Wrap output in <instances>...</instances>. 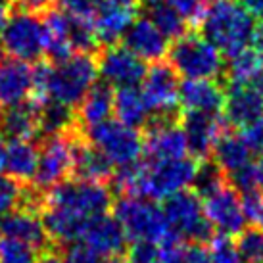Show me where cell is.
Masks as SVG:
<instances>
[{
  "label": "cell",
  "instance_id": "obj_50",
  "mask_svg": "<svg viewBox=\"0 0 263 263\" xmlns=\"http://www.w3.org/2000/svg\"><path fill=\"white\" fill-rule=\"evenodd\" d=\"M111 2H117V4H123V6H135L137 0H111Z\"/></svg>",
  "mask_w": 263,
  "mask_h": 263
},
{
  "label": "cell",
  "instance_id": "obj_48",
  "mask_svg": "<svg viewBox=\"0 0 263 263\" xmlns=\"http://www.w3.org/2000/svg\"><path fill=\"white\" fill-rule=\"evenodd\" d=\"M8 17H10V14H8L6 6H0V31L4 29V25H6Z\"/></svg>",
  "mask_w": 263,
  "mask_h": 263
},
{
  "label": "cell",
  "instance_id": "obj_12",
  "mask_svg": "<svg viewBox=\"0 0 263 263\" xmlns=\"http://www.w3.org/2000/svg\"><path fill=\"white\" fill-rule=\"evenodd\" d=\"M96 66H98V75L104 79V83L108 87L116 88L139 87V83H142L146 73L144 62L123 44L108 46L100 54Z\"/></svg>",
  "mask_w": 263,
  "mask_h": 263
},
{
  "label": "cell",
  "instance_id": "obj_30",
  "mask_svg": "<svg viewBox=\"0 0 263 263\" xmlns=\"http://www.w3.org/2000/svg\"><path fill=\"white\" fill-rule=\"evenodd\" d=\"M111 167L114 165L95 146H81L79 144L73 167V171L79 175V179L104 183L106 179L111 177Z\"/></svg>",
  "mask_w": 263,
  "mask_h": 263
},
{
  "label": "cell",
  "instance_id": "obj_52",
  "mask_svg": "<svg viewBox=\"0 0 263 263\" xmlns=\"http://www.w3.org/2000/svg\"><path fill=\"white\" fill-rule=\"evenodd\" d=\"M257 87H259V90H261V95H263V77H261V81L257 83Z\"/></svg>",
  "mask_w": 263,
  "mask_h": 263
},
{
  "label": "cell",
  "instance_id": "obj_29",
  "mask_svg": "<svg viewBox=\"0 0 263 263\" xmlns=\"http://www.w3.org/2000/svg\"><path fill=\"white\" fill-rule=\"evenodd\" d=\"M231 85H257L263 77V54L256 48H244L225 64Z\"/></svg>",
  "mask_w": 263,
  "mask_h": 263
},
{
  "label": "cell",
  "instance_id": "obj_56",
  "mask_svg": "<svg viewBox=\"0 0 263 263\" xmlns=\"http://www.w3.org/2000/svg\"><path fill=\"white\" fill-rule=\"evenodd\" d=\"M0 242H2V238H0Z\"/></svg>",
  "mask_w": 263,
  "mask_h": 263
},
{
  "label": "cell",
  "instance_id": "obj_6",
  "mask_svg": "<svg viewBox=\"0 0 263 263\" xmlns=\"http://www.w3.org/2000/svg\"><path fill=\"white\" fill-rule=\"evenodd\" d=\"M114 217L121 225L127 238L133 242L163 244L171 238L163 210L154 200L140 196H123L117 200Z\"/></svg>",
  "mask_w": 263,
  "mask_h": 263
},
{
  "label": "cell",
  "instance_id": "obj_51",
  "mask_svg": "<svg viewBox=\"0 0 263 263\" xmlns=\"http://www.w3.org/2000/svg\"><path fill=\"white\" fill-rule=\"evenodd\" d=\"M104 263H125V261H121V259H117V257H111V259H108V261H104Z\"/></svg>",
  "mask_w": 263,
  "mask_h": 263
},
{
  "label": "cell",
  "instance_id": "obj_27",
  "mask_svg": "<svg viewBox=\"0 0 263 263\" xmlns=\"http://www.w3.org/2000/svg\"><path fill=\"white\" fill-rule=\"evenodd\" d=\"M114 114L117 116V121L129 125L133 129H139L148 123L152 110L144 98L142 88L125 87L117 88V92L114 95Z\"/></svg>",
  "mask_w": 263,
  "mask_h": 263
},
{
  "label": "cell",
  "instance_id": "obj_37",
  "mask_svg": "<svg viewBox=\"0 0 263 263\" xmlns=\"http://www.w3.org/2000/svg\"><path fill=\"white\" fill-rule=\"evenodd\" d=\"M58 4L60 12H64L69 17L77 20H87L92 22L96 10L102 4V0H54Z\"/></svg>",
  "mask_w": 263,
  "mask_h": 263
},
{
  "label": "cell",
  "instance_id": "obj_45",
  "mask_svg": "<svg viewBox=\"0 0 263 263\" xmlns=\"http://www.w3.org/2000/svg\"><path fill=\"white\" fill-rule=\"evenodd\" d=\"M252 43L256 44V50H259L263 54V20H261V23H257L256 29H254V37H252Z\"/></svg>",
  "mask_w": 263,
  "mask_h": 263
},
{
  "label": "cell",
  "instance_id": "obj_31",
  "mask_svg": "<svg viewBox=\"0 0 263 263\" xmlns=\"http://www.w3.org/2000/svg\"><path fill=\"white\" fill-rule=\"evenodd\" d=\"M148 20L161 31V35L167 39V41H177L179 37L184 35L186 29V22H184L181 14L173 10V8L165 4V2H154L148 8Z\"/></svg>",
  "mask_w": 263,
  "mask_h": 263
},
{
  "label": "cell",
  "instance_id": "obj_3",
  "mask_svg": "<svg viewBox=\"0 0 263 263\" xmlns=\"http://www.w3.org/2000/svg\"><path fill=\"white\" fill-rule=\"evenodd\" d=\"M254 29V15L240 0H212L202 20V35L229 58L248 48Z\"/></svg>",
  "mask_w": 263,
  "mask_h": 263
},
{
  "label": "cell",
  "instance_id": "obj_2",
  "mask_svg": "<svg viewBox=\"0 0 263 263\" xmlns=\"http://www.w3.org/2000/svg\"><path fill=\"white\" fill-rule=\"evenodd\" d=\"M96 79L98 66L95 60L88 54H73L35 69L33 96L39 106L54 102L73 110L96 85Z\"/></svg>",
  "mask_w": 263,
  "mask_h": 263
},
{
  "label": "cell",
  "instance_id": "obj_24",
  "mask_svg": "<svg viewBox=\"0 0 263 263\" xmlns=\"http://www.w3.org/2000/svg\"><path fill=\"white\" fill-rule=\"evenodd\" d=\"M0 121L12 140H31L41 131V106L35 100L10 106Z\"/></svg>",
  "mask_w": 263,
  "mask_h": 263
},
{
  "label": "cell",
  "instance_id": "obj_20",
  "mask_svg": "<svg viewBox=\"0 0 263 263\" xmlns=\"http://www.w3.org/2000/svg\"><path fill=\"white\" fill-rule=\"evenodd\" d=\"M225 119L231 125L246 127L263 116V95L257 85H231L225 92Z\"/></svg>",
  "mask_w": 263,
  "mask_h": 263
},
{
  "label": "cell",
  "instance_id": "obj_21",
  "mask_svg": "<svg viewBox=\"0 0 263 263\" xmlns=\"http://www.w3.org/2000/svg\"><path fill=\"white\" fill-rule=\"evenodd\" d=\"M225 104L223 88L210 79H189L181 85L179 106L186 114H219Z\"/></svg>",
  "mask_w": 263,
  "mask_h": 263
},
{
  "label": "cell",
  "instance_id": "obj_44",
  "mask_svg": "<svg viewBox=\"0 0 263 263\" xmlns=\"http://www.w3.org/2000/svg\"><path fill=\"white\" fill-rule=\"evenodd\" d=\"M54 0H20V4L23 6V10H27V12H33V14H37V12H43L46 8L50 6Z\"/></svg>",
  "mask_w": 263,
  "mask_h": 263
},
{
  "label": "cell",
  "instance_id": "obj_39",
  "mask_svg": "<svg viewBox=\"0 0 263 263\" xmlns=\"http://www.w3.org/2000/svg\"><path fill=\"white\" fill-rule=\"evenodd\" d=\"M165 4L177 10L186 23H202L210 0H165Z\"/></svg>",
  "mask_w": 263,
  "mask_h": 263
},
{
  "label": "cell",
  "instance_id": "obj_8",
  "mask_svg": "<svg viewBox=\"0 0 263 263\" xmlns=\"http://www.w3.org/2000/svg\"><path fill=\"white\" fill-rule=\"evenodd\" d=\"M88 140L114 167L119 169L139 163L144 150V140L140 139L139 131L117 119H108L88 129Z\"/></svg>",
  "mask_w": 263,
  "mask_h": 263
},
{
  "label": "cell",
  "instance_id": "obj_19",
  "mask_svg": "<svg viewBox=\"0 0 263 263\" xmlns=\"http://www.w3.org/2000/svg\"><path fill=\"white\" fill-rule=\"evenodd\" d=\"M83 244L88 250H92L98 257H116L117 254H121L125 248V236L121 225L117 223L116 217L111 215H100L88 223L83 234Z\"/></svg>",
  "mask_w": 263,
  "mask_h": 263
},
{
  "label": "cell",
  "instance_id": "obj_40",
  "mask_svg": "<svg viewBox=\"0 0 263 263\" xmlns=\"http://www.w3.org/2000/svg\"><path fill=\"white\" fill-rule=\"evenodd\" d=\"M125 263H160V248L152 242H133Z\"/></svg>",
  "mask_w": 263,
  "mask_h": 263
},
{
  "label": "cell",
  "instance_id": "obj_26",
  "mask_svg": "<svg viewBox=\"0 0 263 263\" xmlns=\"http://www.w3.org/2000/svg\"><path fill=\"white\" fill-rule=\"evenodd\" d=\"M39 167V150L31 140H12L6 146V163L4 171H8L10 179L17 183L35 181Z\"/></svg>",
  "mask_w": 263,
  "mask_h": 263
},
{
  "label": "cell",
  "instance_id": "obj_16",
  "mask_svg": "<svg viewBox=\"0 0 263 263\" xmlns=\"http://www.w3.org/2000/svg\"><path fill=\"white\" fill-rule=\"evenodd\" d=\"M0 238L15 240L39 252L48 242V234L41 215H37L31 208H17L0 221Z\"/></svg>",
  "mask_w": 263,
  "mask_h": 263
},
{
  "label": "cell",
  "instance_id": "obj_11",
  "mask_svg": "<svg viewBox=\"0 0 263 263\" xmlns=\"http://www.w3.org/2000/svg\"><path fill=\"white\" fill-rule=\"evenodd\" d=\"M79 144L67 133L50 135L39 150V167L35 175V186L50 190L52 186L64 183L75 167V156Z\"/></svg>",
  "mask_w": 263,
  "mask_h": 263
},
{
  "label": "cell",
  "instance_id": "obj_32",
  "mask_svg": "<svg viewBox=\"0 0 263 263\" xmlns=\"http://www.w3.org/2000/svg\"><path fill=\"white\" fill-rule=\"evenodd\" d=\"M160 263H208V250L171 236L160 248Z\"/></svg>",
  "mask_w": 263,
  "mask_h": 263
},
{
  "label": "cell",
  "instance_id": "obj_43",
  "mask_svg": "<svg viewBox=\"0 0 263 263\" xmlns=\"http://www.w3.org/2000/svg\"><path fill=\"white\" fill-rule=\"evenodd\" d=\"M60 263H100V257L85 244H71L60 256Z\"/></svg>",
  "mask_w": 263,
  "mask_h": 263
},
{
  "label": "cell",
  "instance_id": "obj_53",
  "mask_svg": "<svg viewBox=\"0 0 263 263\" xmlns=\"http://www.w3.org/2000/svg\"><path fill=\"white\" fill-rule=\"evenodd\" d=\"M8 2H12V0H0V6H6Z\"/></svg>",
  "mask_w": 263,
  "mask_h": 263
},
{
  "label": "cell",
  "instance_id": "obj_4",
  "mask_svg": "<svg viewBox=\"0 0 263 263\" xmlns=\"http://www.w3.org/2000/svg\"><path fill=\"white\" fill-rule=\"evenodd\" d=\"M169 66L179 77L215 81L225 71L223 52L204 35L184 33L169 48Z\"/></svg>",
  "mask_w": 263,
  "mask_h": 263
},
{
  "label": "cell",
  "instance_id": "obj_15",
  "mask_svg": "<svg viewBox=\"0 0 263 263\" xmlns=\"http://www.w3.org/2000/svg\"><path fill=\"white\" fill-rule=\"evenodd\" d=\"M186 137L189 152L196 158H208L227 131L219 114H186L181 123Z\"/></svg>",
  "mask_w": 263,
  "mask_h": 263
},
{
  "label": "cell",
  "instance_id": "obj_33",
  "mask_svg": "<svg viewBox=\"0 0 263 263\" xmlns=\"http://www.w3.org/2000/svg\"><path fill=\"white\" fill-rule=\"evenodd\" d=\"M73 123V111L71 108H66L62 104H43L41 106V131H44L48 137L67 133Z\"/></svg>",
  "mask_w": 263,
  "mask_h": 263
},
{
  "label": "cell",
  "instance_id": "obj_38",
  "mask_svg": "<svg viewBox=\"0 0 263 263\" xmlns=\"http://www.w3.org/2000/svg\"><path fill=\"white\" fill-rule=\"evenodd\" d=\"M0 263H35V250L25 244L2 238L0 242Z\"/></svg>",
  "mask_w": 263,
  "mask_h": 263
},
{
  "label": "cell",
  "instance_id": "obj_55",
  "mask_svg": "<svg viewBox=\"0 0 263 263\" xmlns=\"http://www.w3.org/2000/svg\"><path fill=\"white\" fill-rule=\"evenodd\" d=\"M0 117H2V104H0Z\"/></svg>",
  "mask_w": 263,
  "mask_h": 263
},
{
  "label": "cell",
  "instance_id": "obj_35",
  "mask_svg": "<svg viewBox=\"0 0 263 263\" xmlns=\"http://www.w3.org/2000/svg\"><path fill=\"white\" fill-rule=\"evenodd\" d=\"M23 202V190L22 184L10 179V177L0 175V221L6 215L15 212Z\"/></svg>",
  "mask_w": 263,
  "mask_h": 263
},
{
  "label": "cell",
  "instance_id": "obj_47",
  "mask_svg": "<svg viewBox=\"0 0 263 263\" xmlns=\"http://www.w3.org/2000/svg\"><path fill=\"white\" fill-rule=\"evenodd\" d=\"M4 163H6V142L0 137V173L4 171Z\"/></svg>",
  "mask_w": 263,
  "mask_h": 263
},
{
  "label": "cell",
  "instance_id": "obj_28",
  "mask_svg": "<svg viewBox=\"0 0 263 263\" xmlns=\"http://www.w3.org/2000/svg\"><path fill=\"white\" fill-rule=\"evenodd\" d=\"M111 114H114V90L106 83H102L95 85L81 100L77 119L87 129H92L96 125L108 121Z\"/></svg>",
  "mask_w": 263,
  "mask_h": 263
},
{
  "label": "cell",
  "instance_id": "obj_14",
  "mask_svg": "<svg viewBox=\"0 0 263 263\" xmlns=\"http://www.w3.org/2000/svg\"><path fill=\"white\" fill-rule=\"evenodd\" d=\"M148 161H167L186 158L189 144L181 125L173 123L169 119H161L148 129L144 139Z\"/></svg>",
  "mask_w": 263,
  "mask_h": 263
},
{
  "label": "cell",
  "instance_id": "obj_34",
  "mask_svg": "<svg viewBox=\"0 0 263 263\" xmlns=\"http://www.w3.org/2000/svg\"><path fill=\"white\" fill-rule=\"evenodd\" d=\"M238 256L244 263H263V231L261 229H244L234 244Z\"/></svg>",
  "mask_w": 263,
  "mask_h": 263
},
{
  "label": "cell",
  "instance_id": "obj_41",
  "mask_svg": "<svg viewBox=\"0 0 263 263\" xmlns=\"http://www.w3.org/2000/svg\"><path fill=\"white\" fill-rule=\"evenodd\" d=\"M242 139L246 140L250 150L256 154H263V116L254 119L252 123L242 127Z\"/></svg>",
  "mask_w": 263,
  "mask_h": 263
},
{
  "label": "cell",
  "instance_id": "obj_7",
  "mask_svg": "<svg viewBox=\"0 0 263 263\" xmlns=\"http://www.w3.org/2000/svg\"><path fill=\"white\" fill-rule=\"evenodd\" d=\"M0 48L8 58L27 64L43 58L46 54L44 20L27 10L10 14L4 29L0 31Z\"/></svg>",
  "mask_w": 263,
  "mask_h": 263
},
{
  "label": "cell",
  "instance_id": "obj_46",
  "mask_svg": "<svg viewBox=\"0 0 263 263\" xmlns=\"http://www.w3.org/2000/svg\"><path fill=\"white\" fill-rule=\"evenodd\" d=\"M254 169H256V189L263 192V158L254 165Z\"/></svg>",
  "mask_w": 263,
  "mask_h": 263
},
{
  "label": "cell",
  "instance_id": "obj_54",
  "mask_svg": "<svg viewBox=\"0 0 263 263\" xmlns=\"http://www.w3.org/2000/svg\"><path fill=\"white\" fill-rule=\"evenodd\" d=\"M148 4H154V2H158V0H146Z\"/></svg>",
  "mask_w": 263,
  "mask_h": 263
},
{
  "label": "cell",
  "instance_id": "obj_42",
  "mask_svg": "<svg viewBox=\"0 0 263 263\" xmlns=\"http://www.w3.org/2000/svg\"><path fill=\"white\" fill-rule=\"evenodd\" d=\"M242 202H244V212H246L248 221H254L257 229L263 231V194L259 192L242 194Z\"/></svg>",
  "mask_w": 263,
  "mask_h": 263
},
{
  "label": "cell",
  "instance_id": "obj_5",
  "mask_svg": "<svg viewBox=\"0 0 263 263\" xmlns=\"http://www.w3.org/2000/svg\"><path fill=\"white\" fill-rule=\"evenodd\" d=\"M111 192L104 183L95 181H64L52 186L44 196V208H54L83 221H92L108 212Z\"/></svg>",
  "mask_w": 263,
  "mask_h": 263
},
{
  "label": "cell",
  "instance_id": "obj_9",
  "mask_svg": "<svg viewBox=\"0 0 263 263\" xmlns=\"http://www.w3.org/2000/svg\"><path fill=\"white\" fill-rule=\"evenodd\" d=\"M198 196L202 198L205 217L212 229L217 231V234L234 236L246 229L248 217L244 212L242 194L227 179Z\"/></svg>",
  "mask_w": 263,
  "mask_h": 263
},
{
  "label": "cell",
  "instance_id": "obj_49",
  "mask_svg": "<svg viewBox=\"0 0 263 263\" xmlns=\"http://www.w3.org/2000/svg\"><path fill=\"white\" fill-rule=\"evenodd\" d=\"M39 263H60V256H50V254H48V256L41 257Z\"/></svg>",
  "mask_w": 263,
  "mask_h": 263
},
{
  "label": "cell",
  "instance_id": "obj_13",
  "mask_svg": "<svg viewBox=\"0 0 263 263\" xmlns=\"http://www.w3.org/2000/svg\"><path fill=\"white\" fill-rule=\"evenodd\" d=\"M142 92L152 114L169 117L179 106V92H181L179 75L169 64L156 62L144 73Z\"/></svg>",
  "mask_w": 263,
  "mask_h": 263
},
{
  "label": "cell",
  "instance_id": "obj_10",
  "mask_svg": "<svg viewBox=\"0 0 263 263\" xmlns=\"http://www.w3.org/2000/svg\"><path fill=\"white\" fill-rule=\"evenodd\" d=\"M163 215L171 236L179 240L200 242L212 234V225L205 217L202 200L194 192L183 190L169 196L163 204Z\"/></svg>",
  "mask_w": 263,
  "mask_h": 263
},
{
  "label": "cell",
  "instance_id": "obj_18",
  "mask_svg": "<svg viewBox=\"0 0 263 263\" xmlns=\"http://www.w3.org/2000/svg\"><path fill=\"white\" fill-rule=\"evenodd\" d=\"M123 46L142 62H160L169 52V41L148 17H135L123 37Z\"/></svg>",
  "mask_w": 263,
  "mask_h": 263
},
{
  "label": "cell",
  "instance_id": "obj_22",
  "mask_svg": "<svg viewBox=\"0 0 263 263\" xmlns=\"http://www.w3.org/2000/svg\"><path fill=\"white\" fill-rule=\"evenodd\" d=\"M133 20H135L133 6H123V4H117L111 0H102V4L98 6L95 17H92V27H95L98 43L106 44V46L116 44L119 39L125 37Z\"/></svg>",
  "mask_w": 263,
  "mask_h": 263
},
{
  "label": "cell",
  "instance_id": "obj_36",
  "mask_svg": "<svg viewBox=\"0 0 263 263\" xmlns=\"http://www.w3.org/2000/svg\"><path fill=\"white\" fill-rule=\"evenodd\" d=\"M208 263H244L238 256V250L229 236L217 234L212 238L210 248H208Z\"/></svg>",
  "mask_w": 263,
  "mask_h": 263
},
{
  "label": "cell",
  "instance_id": "obj_23",
  "mask_svg": "<svg viewBox=\"0 0 263 263\" xmlns=\"http://www.w3.org/2000/svg\"><path fill=\"white\" fill-rule=\"evenodd\" d=\"M212 154L215 160V167L219 169L227 179H231L254 163L252 161L254 152L250 150L246 140L242 139L240 135H231L227 131L221 135Z\"/></svg>",
  "mask_w": 263,
  "mask_h": 263
},
{
  "label": "cell",
  "instance_id": "obj_25",
  "mask_svg": "<svg viewBox=\"0 0 263 263\" xmlns=\"http://www.w3.org/2000/svg\"><path fill=\"white\" fill-rule=\"evenodd\" d=\"M46 29V54L56 60L69 58L75 54L73 48V17L64 12H50L44 17Z\"/></svg>",
  "mask_w": 263,
  "mask_h": 263
},
{
  "label": "cell",
  "instance_id": "obj_17",
  "mask_svg": "<svg viewBox=\"0 0 263 263\" xmlns=\"http://www.w3.org/2000/svg\"><path fill=\"white\" fill-rule=\"evenodd\" d=\"M35 88V67L27 62L6 58L0 62V104L15 106L31 100Z\"/></svg>",
  "mask_w": 263,
  "mask_h": 263
},
{
  "label": "cell",
  "instance_id": "obj_1",
  "mask_svg": "<svg viewBox=\"0 0 263 263\" xmlns=\"http://www.w3.org/2000/svg\"><path fill=\"white\" fill-rule=\"evenodd\" d=\"M200 173L192 158H179L167 161H146L131 167L117 169L114 175L116 189L125 196H140L148 200H167L173 194L190 189Z\"/></svg>",
  "mask_w": 263,
  "mask_h": 263
}]
</instances>
